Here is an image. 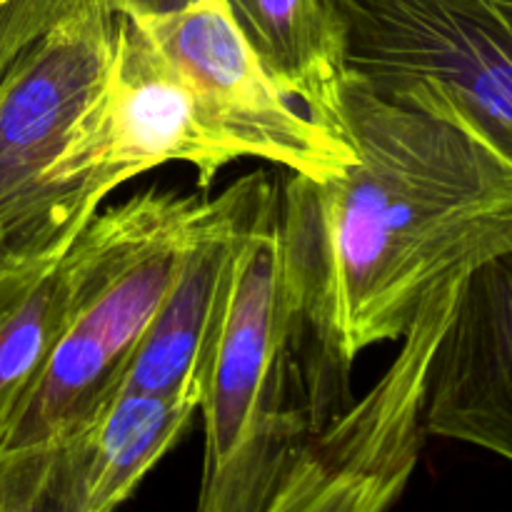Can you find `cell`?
Instances as JSON below:
<instances>
[{"label": "cell", "instance_id": "6da1fadb", "mask_svg": "<svg viewBox=\"0 0 512 512\" xmlns=\"http://www.w3.org/2000/svg\"><path fill=\"white\" fill-rule=\"evenodd\" d=\"M333 125L355 163L330 180L288 173L278 218L295 300L350 378L435 285L512 250V165L465 120L395 103L353 70Z\"/></svg>", "mask_w": 512, "mask_h": 512}, {"label": "cell", "instance_id": "7a4b0ae2", "mask_svg": "<svg viewBox=\"0 0 512 512\" xmlns=\"http://www.w3.org/2000/svg\"><path fill=\"white\" fill-rule=\"evenodd\" d=\"M278 195L280 185L240 240L205 370L200 512H268L295 453L350 398L295 300Z\"/></svg>", "mask_w": 512, "mask_h": 512}, {"label": "cell", "instance_id": "3957f363", "mask_svg": "<svg viewBox=\"0 0 512 512\" xmlns=\"http://www.w3.org/2000/svg\"><path fill=\"white\" fill-rule=\"evenodd\" d=\"M243 158L140 20L118 13L108 73L50 170L58 223L78 230L120 185L160 165L195 168L205 193Z\"/></svg>", "mask_w": 512, "mask_h": 512}, {"label": "cell", "instance_id": "277c9868", "mask_svg": "<svg viewBox=\"0 0 512 512\" xmlns=\"http://www.w3.org/2000/svg\"><path fill=\"white\" fill-rule=\"evenodd\" d=\"M348 70L395 103L460 118L512 165V0H330Z\"/></svg>", "mask_w": 512, "mask_h": 512}, {"label": "cell", "instance_id": "5b68a950", "mask_svg": "<svg viewBox=\"0 0 512 512\" xmlns=\"http://www.w3.org/2000/svg\"><path fill=\"white\" fill-rule=\"evenodd\" d=\"M468 270L420 303L398 358L370 393L330 415L295 453L268 512H378L398 503L425 443L430 373Z\"/></svg>", "mask_w": 512, "mask_h": 512}, {"label": "cell", "instance_id": "8992f818", "mask_svg": "<svg viewBox=\"0 0 512 512\" xmlns=\"http://www.w3.org/2000/svg\"><path fill=\"white\" fill-rule=\"evenodd\" d=\"M118 13L85 0L35 40L0 78V230L18 258L53 250L65 233L50 170L108 73Z\"/></svg>", "mask_w": 512, "mask_h": 512}, {"label": "cell", "instance_id": "52a82bcc", "mask_svg": "<svg viewBox=\"0 0 512 512\" xmlns=\"http://www.w3.org/2000/svg\"><path fill=\"white\" fill-rule=\"evenodd\" d=\"M133 18L245 158L313 180L338 178L355 163L348 138L270 78L225 0H190L170 13Z\"/></svg>", "mask_w": 512, "mask_h": 512}, {"label": "cell", "instance_id": "ba28073f", "mask_svg": "<svg viewBox=\"0 0 512 512\" xmlns=\"http://www.w3.org/2000/svg\"><path fill=\"white\" fill-rule=\"evenodd\" d=\"M278 190L268 173L235 180L218 195V210L190 243L183 265L125 363L115 393L203 395L205 370L223 325L243 233Z\"/></svg>", "mask_w": 512, "mask_h": 512}, {"label": "cell", "instance_id": "9c48e42d", "mask_svg": "<svg viewBox=\"0 0 512 512\" xmlns=\"http://www.w3.org/2000/svg\"><path fill=\"white\" fill-rule=\"evenodd\" d=\"M425 430L512 463V250L465 275L433 360Z\"/></svg>", "mask_w": 512, "mask_h": 512}, {"label": "cell", "instance_id": "30bf717a", "mask_svg": "<svg viewBox=\"0 0 512 512\" xmlns=\"http://www.w3.org/2000/svg\"><path fill=\"white\" fill-rule=\"evenodd\" d=\"M200 393H115L113 400L35 468L10 512H108L183 438Z\"/></svg>", "mask_w": 512, "mask_h": 512}, {"label": "cell", "instance_id": "8fae6325", "mask_svg": "<svg viewBox=\"0 0 512 512\" xmlns=\"http://www.w3.org/2000/svg\"><path fill=\"white\" fill-rule=\"evenodd\" d=\"M270 78L323 125L348 75L345 25L330 0H225ZM340 133V130H338Z\"/></svg>", "mask_w": 512, "mask_h": 512}, {"label": "cell", "instance_id": "7c38bea8", "mask_svg": "<svg viewBox=\"0 0 512 512\" xmlns=\"http://www.w3.org/2000/svg\"><path fill=\"white\" fill-rule=\"evenodd\" d=\"M75 235L0 273V430L73 313L65 250Z\"/></svg>", "mask_w": 512, "mask_h": 512}, {"label": "cell", "instance_id": "4fadbf2b", "mask_svg": "<svg viewBox=\"0 0 512 512\" xmlns=\"http://www.w3.org/2000/svg\"><path fill=\"white\" fill-rule=\"evenodd\" d=\"M83 3L85 0H0V78L35 40Z\"/></svg>", "mask_w": 512, "mask_h": 512}, {"label": "cell", "instance_id": "5bb4252c", "mask_svg": "<svg viewBox=\"0 0 512 512\" xmlns=\"http://www.w3.org/2000/svg\"><path fill=\"white\" fill-rule=\"evenodd\" d=\"M100 3L123 15H160L183 8L190 0H100Z\"/></svg>", "mask_w": 512, "mask_h": 512}, {"label": "cell", "instance_id": "9a60e30c", "mask_svg": "<svg viewBox=\"0 0 512 512\" xmlns=\"http://www.w3.org/2000/svg\"><path fill=\"white\" fill-rule=\"evenodd\" d=\"M18 260H23V258H18V255L13 253L8 238H5V233L0 230V273H3V270H8L13 263H18Z\"/></svg>", "mask_w": 512, "mask_h": 512}]
</instances>
